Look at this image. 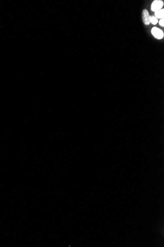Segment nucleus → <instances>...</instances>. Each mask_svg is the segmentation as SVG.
Returning a JSON list of instances; mask_svg holds the SVG:
<instances>
[{"label":"nucleus","instance_id":"4","mask_svg":"<svg viewBox=\"0 0 164 247\" xmlns=\"http://www.w3.org/2000/svg\"><path fill=\"white\" fill-rule=\"evenodd\" d=\"M155 15L156 18H159V19H162L164 18V9H161L160 10H157L156 12H155Z\"/></svg>","mask_w":164,"mask_h":247},{"label":"nucleus","instance_id":"1","mask_svg":"<svg viewBox=\"0 0 164 247\" xmlns=\"http://www.w3.org/2000/svg\"><path fill=\"white\" fill-rule=\"evenodd\" d=\"M164 5V2L161 0H155L151 4V9L152 12H155L162 9Z\"/></svg>","mask_w":164,"mask_h":247},{"label":"nucleus","instance_id":"2","mask_svg":"<svg viewBox=\"0 0 164 247\" xmlns=\"http://www.w3.org/2000/svg\"><path fill=\"white\" fill-rule=\"evenodd\" d=\"M151 33L155 38L157 39L158 40L162 39L164 37V33H163V31L162 30L160 29L159 28L156 27H154L152 29Z\"/></svg>","mask_w":164,"mask_h":247},{"label":"nucleus","instance_id":"3","mask_svg":"<svg viewBox=\"0 0 164 247\" xmlns=\"http://www.w3.org/2000/svg\"><path fill=\"white\" fill-rule=\"evenodd\" d=\"M150 15L148 12V10L146 9H144L142 12V19L145 25H149L150 23Z\"/></svg>","mask_w":164,"mask_h":247},{"label":"nucleus","instance_id":"5","mask_svg":"<svg viewBox=\"0 0 164 247\" xmlns=\"http://www.w3.org/2000/svg\"><path fill=\"white\" fill-rule=\"evenodd\" d=\"M150 23H151L153 25L157 24V23L158 22V19L154 16H150Z\"/></svg>","mask_w":164,"mask_h":247},{"label":"nucleus","instance_id":"6","mask_svg":"<svg viewBox=\"0 0 164 247\" xmlns=\"http://www.w3.org/2000/svg\"><path fill=\"white\" fill-rule=\"evenodd\" d=\"M159 23L160 24V26H161L162 27H164V18H162V19H161L159 21Z\"/></svg>","mask_w":164,"mask_h":247}]
</instances>
